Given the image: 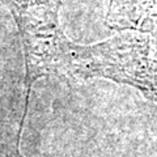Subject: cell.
<instances>
[{
    "label": "cell",
    "mask_w": 157,
    "mask_h": 157,
    "mask_svg": "<svg viewBox=\"0 0 157 157\" xmlns=\"http://www.w3.org/2000/svg\"><path fill=\"white\" fill-rule=\"evenodd\" d=\"M107 26L147 33L157 28V0H110Z\"/></svg>",
    "instance_id": "1"
},
{
    "label": "cell",
    "mask_w": 157,
    "mask_h": 157,
    "mask_svg": "<svg viewBox=\"0 0 157 157\" xmlns=\"http://www.w3.org/2000/svg\"><path fill=\"white\" fill-rule=\"evenodd\" d=\"M20 135H18V139H17V144L14 145V148L11 151V153H9L7 157H24V155L21 153V148H20Z\"/></svg>",
    "instance_id": "2"
}]
</instances>
